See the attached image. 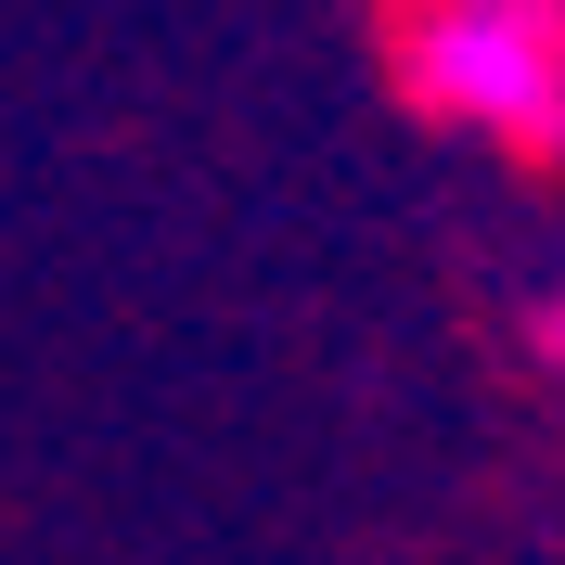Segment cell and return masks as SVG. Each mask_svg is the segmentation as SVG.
<instances>
[{
    "mask_svg": "<svg viewBox=\"0 0 565 565\" xmlns=\"http://www.w3.org/2000/svg\"><path fill=\"white\" fill-rule=\"evenodd\" d=\"M398 90L462 141H565V0H412Z\"/></svg>",
    "mask_w": 565,
    "mask_h": 565,
    "instance_id": "cell-1",
    "label": "cell"
},
{
    "mask_svg": "<svg viewBox=\"0 0 565 565\" xmlns=\"http://www.w3.org/2000/svg\"><path fill=\"white\" fill-rule=\"evenodd\" d=\"M540 348L565 360V282H553V296H540Z\"/></svg>",
    "mask_w": 565,
    "mask_h": 565,
    "instance_id": "cell-2",
    "label": "cell"
}]
</instances>
